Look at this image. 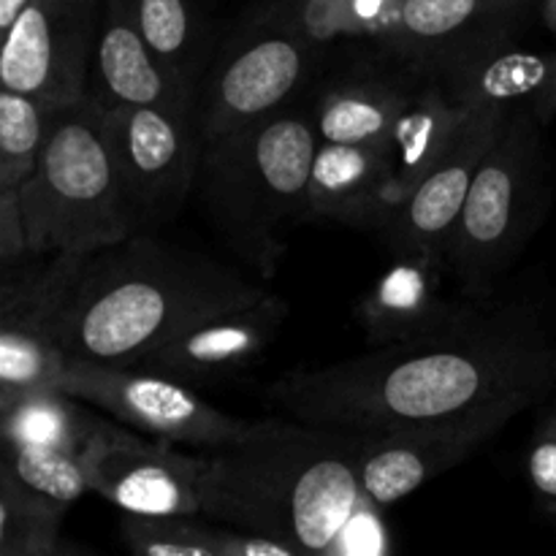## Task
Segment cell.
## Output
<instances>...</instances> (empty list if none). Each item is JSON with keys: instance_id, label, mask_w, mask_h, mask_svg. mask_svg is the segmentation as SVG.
Listing matches in <instances>:
<instances>
[{"instance_id": "obj_1", "label": "cell", "mask_w": 556, "mask_h": 556, "mask_svg": "<svg viewBox=\"0 0 556 556\" xmlns=\"http://www.w3.org/2000/svg\"><path fill=\"white\" fill-rule=\"evenodd\" d=\"M556 348L535 315L494 309L451 334L367 356L293 369L269 386L288 416L342 432L380 434L462 416L510 394H552Z\"/></svg>"}, {"instance_id": "obj_2", "label": "cell", "mask_w": 556, "mask_h": 556, "mask_svg": "<svg viewBox=\"0 0 556 556\" xmlns=\"http://www.w3.org/2000/svg\"><path fill=\"white\" fill-rule=\"evenodd\" d=\"M362 434L266 418L223 448L206 451L204 508L220 525L299 554L331 552L362 505Z\"/></svg>"}, {"instance_id": "obj_3", "label": "cell", "mask_w": 556, "mask_h": 556, "mask_svg": "<svg viewBox=\"0 0 556 556\" xmlns=\"http://www.w3.org/2000/svg\"><path fill=\"white\" fill-rule=\"evenodd\" d=\"M244 282L217 261L134 233L87 255L60 345L68 358L139 367L190 315Z\"/></svg>"}, {"instance_id": "obj_4", "label": "cell", "mask_w": 556, "mask_h": 556, "mask_svg": "<svg viewBox=\"0 0 556 556\" xmlns=\"http://www.w3.org/2000/svg\"><path fill=\"white\" fill-rule=\"evenodd\" d=\"M315 152L313 114L291 106L204 141L199 188L206 210L233 253L261 275H275L293 228L307 220Z\"/></svg>"}, {"instance_id": "obj_5", "label": "cell", "mask_w": 556, "mask_h": 556, "mask_svg": "<svg viewBox=\"0 0 556 556\" xmlns=\"http://www.w3.org/2000/svg\"><path fill=\"white\" fill-rule=\"evenodd\" d=\"M20 201L33 255H92L139 231L109 141L106 103L87 92L54 109Z\"/></svg>"}, {"instance_id": "obj_6", "label": "cell", "mask_w": 556, "mask_h": 556, "mask_svg": "<svg viewBox=\"0 0 556 556\" xmlns=\"http://www.w3.org/2000/svg\"><path fill=\"white\" fill-rule=\"evenodd\" d=\"M541 125L527 103L508 109L445 242L443 266L467 299L486 302L492 296L546 217L552 163Z\"/></svg>"}, {"instance_id": "obj_7", "label": "cell", "mask_w": 556, "mask_h": 556, "mask_svg": "<svg viewBox=\"0 0 556 556\" xmlns=\"http://www.w3.org/2000/svg\"><path fill=\"white\" fill-rule=\"evenodd\" d=\"M318 58L291 27L264 16H244L242 27L217 52L195 90L201 144L291 106V98L307 85Z\"/></svg>"}, {"instance_id": "obj_8", "label": "cell", "mask_w": 556, "mask_h": 556, "mask_svg": "<svg viewBox=\"0 0 556 556\" xmlns=\"http://www.w3.org/2000/svg\"><path fill=\"white\" fill-rule=\"evenodd\" d=\"M58 389L101 407L123 427L188 448H223L250 429V421L226 416L201 400L193 386L150 369L68 358Z\"/></svg>"}, {"instance_id": "obj_9", "label": "cell", "mask_w": 556, "mask_h": 556, "mask_svg": "<svg viewBox=\"0 0 556 556\" xmlns=\"http://www.w3.org/2000/svg\"><path fill=\"white\" fill-rule=\"evenodd\" d=\"M87 255H27L3 266L0 291V400L58 389L65 356L60 324Z\"/></svg>"}, {"instance_id": "obj_10", "label": "cell", "mask_w": 556, "mask_h": 556, "mask_svg": "<svg viewBox=\"0 0 556 556\" xmlns=\"http://www.w3.org/2000/svg\"><path fill=\"white\" fill-rule=\"evenodd\" d=\"M546 396L510 394L472 407L462 416L443 418V421L416 424V427L394 429V432L362 434L358 478H362L364 500L378 508H389L410 497L424 483L476 454L510 418H516L530 405H541Z\"/></svg>"}, {"instance_id": "obj_11", "label": "cell", "mask_w": 556, "mask_h": 556, "mask_svg": "<svg viewBox=\"0 0 556 556\" xmlns=\"http://www.w3.org/2000/svg\"><path fill=\"white\" fill-rule=\"evenodd\" d=\"M286 318V299L244 282L190 315L139 364V369L166 375L193 389L233 378L261 362Z\"/></svg>"}, {"instance_id": "obj_12", "label": "cell", "mask_w": 556, "mask_h": 556, "mask_svg": "<svg viewBox=\"0 0 556 556\" xmlns=\"http://www.w3.org/2000/svg\"><path fill=\"white\" fill-rule=\"evenodd\" d=\"M103 0H30L3 33L0 87L60 109L90 92Z\"/></svg>"}, {"instance_id": "obj_13", "label": "cell", "mask_w": 556, "mask_h": 556, "mask_svg": "<svg viewBox=\"0 0 556 556\" xmlns=\"http://www.w3.org/2000/svg\"><path fill=\"white\" fill-rule=\"evenodd\" d=\"M106 130L139 226L177 217L199 185L204 144L193 114L106 106Z\"/></svg>"}, {"instance_id": "obj_14", "label": "cell", "mask_w": 556, "mask_h": 556, "mask_svg": "<svg viewBox=\"0 0 556 556\" xmlns=\"http://www.w3.org/2000/svg\"><path fill=\"white\" fill-rule=\"evenodd\" d=\"M90 492L123 514L182 516L204 508L206 456L182 454L161 438L144 440L103 421L85 448Z\"/></svg>"}, {"instance_id": "obj_15", "label": "cell", "mask_w": 556, "mask_h": 556, "mask_svg": "<svg viewBox=\"0 0 556 556\" xmlns=\"http://www.w3.org/2000/svg\"><path fill=\"white\" fill-rule=\"evenodd\" d=\"M538 0H396L378 41L416 74H440L508 43Z\"/></svg>"}, {"instance_id": "obj_16", "label": "cell", "mask_w": 556, "mask_h": 556, "mask_svg": "<svg viewBox=\"0 0 556 556\" xmlns=\"http://www.w3.org/2000/svg\"><path fill=\"white\" fill-rule=\"evenodd\" d=\"M470 103L472 114L454 150L380 228V237L394 255H424L443 264L445 242L465 210L472 179L510 109L503 103Z\"/></svg>"}, {"instance_id": "obj_17", "label": "cell", "mask_w": 556, "mask_h": 556, "mask_svg": "<svg viewBox=\"0 0 556 556\" xmlns=\"http://www.w3.org/2000/svg\"><path fill=\"white\" fill-rule=\"evenodd\" d=\"M445 266L424 255H396L394 266L358 302L367 340L378 348L451 334L483 315L481 304L451 302L443 293Z\"/></svg>"}, {"instance_id": "obj_18", "label": "cell", "mask_w": 556, "mask_h": 556, "mask_svg": "<svg viewBox=\"0 0 556 556\" xmlns=\"http://www.w3.org/2000/svg\"><path fill=\"white\" fill-rule=\"evenodd\" d=\"M90 96L106 106H155L195 117V87L174 74L119 0H103Z\"/></svg>"}, {"instance_id": "obj_19", "label": "cell", "mask_w": 556, "mask_h": 556, "mask_svg": "<svg viewBox=\"0 0 556 556\" xmlns=\"http://www.w3.org/2000/svg\"><path fill=\"white\" fill-rule=\"evenodd\" d=\"M472 114V103L438 74H424L394 125L386 155L391 163V215L454 150ZM389 215V217H391Z\"/></svg>"}, {"instance_id": "obj_20", "label": "cell", "mask_w": 556, "mask_h": 556, "mask_svg": "<svg viewBox=\"0 0 556 556\" xmlns=\"http://www.w3.org/2000/svg\"><path fill=\"white\" fill-rule=\"evenodd\" d=\"M391 163L386 150L320 144L307 185V220L380 233L391 215Z\"/></svg>"}, {"instance_id": "obj_21", "label": "cell", "mask_w": 556, "mask_h": 556, "mask_svg": "<svg viewBox=\"0 0 556 556\" xmlns=\"http://www.w3.org/2000/svg\"><path fill=\"white\" fill-rule=\"evenodd\" d=\"M413 87L380 71L342 76L320 92L313 109L318 141L386 150Z\"/></svg>"}, {"instance_id": "obj_22", "label": "cell", "mask_w": 556, "mask_h": 556, "mask_svg": "<svg viewBox=\"0 0 556 556\" xmlns=\"http://www.w3.org/2000/svg\"><path fill=\"white\" fill-rule=\"evenodd\" d=\"M199 514L123 516V541L144 556H299L291 543L271 541L231 525H204Z\"/></svg>"}, {"instance_id": "obj_23", "label": "cell", "mask_w": 556, "mask_h": 556, "mask_svg": "<svg viewBox=\"0 0 556 556\" xmlns=\"http://www.w3.org/2000/svg\"><path fill=\"white\" fill-rule=\"evenodd\" d=\"M103 418L87 410V402L60 389H38L0 400L3 443L52 445L85 454Z\"/></svg>"}, {"instance_id": "obj_24", "label": "cell", "mask_w": 556, "mask_h": 556, "mask_svg": "<svg viewBox=\"0 0 556 556\" xmlns=\"http://www.w3.org/2000/svg\"><path fill=\"white\" fill-rule=\"evenodd\" d=\"M248 14L291 27L318 54L348 38H380L391 20L378 0H253Z\"/></svg>"}, {"instance_id": "obj_25", "label": "cell", "mask_w": 556, "mask_h": 556, "mask_svg": "<svg viewBox=\"0 0 556 556\" xmlns=\"http://www.w3.org/2000/svg\"><path fill=\"white\" fill-rule=\"evenodd\" d=\"M152 52L199 90L210 33L195 0H119Z\"/></svg>"}, {"instance_id": "obj_26", "label": "cell", "mask_w": 556, "mask_h": 556, "mask_svg": "<svg viewBox=\"0 0 556 556\" xmlns=\"http://www.w3.org/2000/svg\"><path fill=\"white\" fill-rule=\"evenodd\" d=\"M68 505L30 492L0 472V556H52L63 552L60 525Z\"/></svg>"}, {"instance_id": "obj_27", "label": "cell", "mask_w": 556, "mask_h": 556, "mask_svg": "<svg viewBox=\"0 0 556 556\" xmlns=\"http://www.w3.org/2000/svg\"><path fill=\"white\" fill-rule=\"evenodd\" d=\"M54 109L0 87V190H20L36 174Z\"/></svg>"}, {"instance_id": "obj_28", "label": "cell", "mask_w": 556, "mask_h": 556, "mask_svg": "<svg viewBox=\"0 0 556 556\" xmlns=\"http://www.w3.org/2000/svg\"><path fill=\"white\" fill-rule=\"evenodd\" d=\"M16 483L60 505H71L90 492L85 454L52 445L3 443V470Z\"/></svg>"}, {"instance_id": "obj_29", "label": "cell", "mask_w": 556, "mask_h": 556, "mask_svg": "<svg viewBox=\"0 0 556 556\" xmlns=\"http://www.w3.org/2000/svg\"><path fill=\"white\" fill-rule=\"evenodd\" d=\"M527 476L546 508L556 505V386L552 389V402H548L546 413L538 418L535 434L530 440Z\"/></svg>"}, {"instance_id": "obj_30", "label": "cell", "mask_w": 556, "mask_h": 556, "mask_svg": "<svg viewBox=\"0 0 556 556\" xmlns=\"http://www.w3.org/2000/svg\"><path fill=\"white\" fill-rule=\"evenodd\" d=\"M30 253L20 190H0V258L3 266L16 264Z\"/></svg>"}, {"instance_id": "obj_31", "label": "cell", "mask_w": 556, "mask_h": 556, "mask_svg": "<svg viewBox=\"0 0 556 556\" xmlns=\"http://www.w3.org/2000/svg\"><path fill=\"white\" fill-rule=\"evenodd\" d=\"M527 106H532V112L546 123L552 114H556V52L548 54V63H546V79H543L541 90L535 92Z\"/></svg>"}, {"instance_id": "obj_32", "label": "cell", "mask_w": 556, "mask_h": 556, "mask_svg": "<svg viewBox=\"0 0 556 556\" xmlns=\"http://www.w3.org/2000/svg\"><path fill=\"white\" fill-rule=\"evenodd\" d=\"M30 0H0V33L9 30Z\"/></svg>"}, {"instance_id": "obj_33", "label": "cell", "mask_w": 556, "mask_h": 556, "mask_svg": "<svg viewBox=\"0 0 556 556\" xmlns=\"http://www.w3.org/2000/svg\"><path fill=\"white\" fill-rule=\"evenodd\" d=\"M548 510H552V514L556 516V505H552V508H548Z\"/></svg>"}]
</instances>
